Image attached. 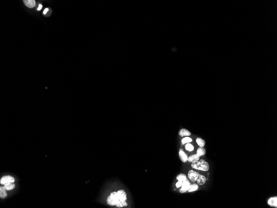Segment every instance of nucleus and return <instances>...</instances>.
I'll return each instance as SVG.
<instances>
[{
	"label": "nucleus",
	"instance_id": "obj_25",
	"mask_svg": "<svg viewBox=\"0 0 277 208\" xmlns=\"http://www.w3.org/2000/svg\"><path fill=\"white\" fill-rule=\"evenodd\" d=\"M42 8V5L41 4H39V7H38V8H37V10H40Z\"/></svg>",
	"mask_w": 277,
	"mask_h": 208
},
{
	"label": "nucleus",
	"instance_id": "obj_8",
	"mask_svg": "<svg viewBox=\"0 0 277 208\" xmlns=\"http://www.w3.org/2000/svg\"><path fill=\"white\" fill-rule=\"evenodd\" d=\"M179 156L180 160L183 162L186 163L188 161V157L186 155L185 152L182 151L181 150H180L179 152Z\"/></svg>",
	"mask_w": 277,
	"mask_h": 208
},
{
	"label": "nucleus",
	"instance_id": "obj_11",
	"mask_svg": "<svg viewBox=\"0 0 277 208\" xmlns=\"http://www.w3.org/2000/svg\"><path fill=\"white\" fill-rule=\"evenodd\" d=\"M24 4L29 8H32L35 6V1L34 0H24Z\"/></svg>",
	"mask_w": 277,
	"mask_h": 208
},
{
	"label": "nucleus",
	"instance_id": "obj_21",
	"mask_svg": "<svg viewBox=\"0 0 277 208\" xmlns=\"http://www.w3.org/2000/svg\"><path fill=\"white\" fill-rule=\"evenodd\" d=\"M192 141L193 140L191 138L188 137H186L183 138V139L182 140L181 142L183 145L185 144L190 143V142H192Z\"/></svg>",
	"mask_w": 277,
	"mask_h": 208
},
{
	"label": "nucleus",
	"instance_id": "obj_15",
	"mask_svg": "<svg viewBox=\"0 0 277 208\" xmlns=\"http://www.w3.org/2000/svg\"><path fill=\"white\" fill-rule=\"evenodd\" d=\"M196 142H197V144L200 147H202V148L204 147L206 145L205 141L203 140V139H202L201 138H197L196 140Z\"/></svg>",
	"mask_w": 277,
	"mask_h": 208
},
{
	"label": "nucleus",
	"instance_id": "obj_16",
	"mask_svg": "<svg viewBox=\"0 0 277 208\" xmlns=\"http://www.w3.org/2000/svg\"><path fill=\"white\" fill-rule=\"evenodd\" d=\"M4 187L5 188L6 190L10 191V190L13 189L15 188V184H14L13 182L7 183V184H5Z\"/></svg>",
	"mask_w": 277,
	"mask_h": 208
},
{
	"label": "nucleus",
	"instance_id": "obj_18",
	"mask_svg": "<svg viewBox=\"0 0 277 208\" xmlns=\"http://www.w3.org/2000/svg\"><path fill=\"white\" fill-rule=\"evenodd\" d=\"M116 206L118 208H122L123 207H127L128 206V204L126 201H118L116 203Z\"/></svg>",
	"mask_w": 277,
	"mask_h": 208
},
{
	"label": "nucleus",
	"instance_id": "obj_17",
	"mask_svg": "<svg viewBox=\"0 0 277 208\" xmlns=\"http://www.w3.org/2000/svg\"><path fill=\"white\" fill-rule=\"evenodd\" d=\"M176 180H178L179 181H183L184 180H186L187 179V177L186 175L184 174L183 173H180V174H178L177 176H176Z\"/></svg>",
	"mask_w": 277,
	"mask_h": 208
},
{
	"label": "nucleus",
	"instance_id": "obj_20",
	"mask_svg": "<svg viewBox=\"0 0 277 208\" xmlns=\"http://www.w3.org/2000/svg\"><path fill=\"white\" fill-rule=\"evenodd\" d=\"M185 149L186 151L191 152L194 150V148L192 144L190 143H188L185 145Z\"/></svg>",
	"mask_w": 277,
	"mask_h": 208
},
{
	"label": "nucleus",
	"instance_id": "obj_7",
	"mask_svg": "<svg viewBox=\"0 0 277 208\" xmlns=\"http://www.w3.org/2000/svg\"><path fill=\"white\" fill-rule=\"evenodd\" d=\"M191 184L190 183L189 181H188V180L186 179L183 181V184H182V186L181 187V188L183 189L184 190H186V191H188V190L191 187Z\"/></svg>",
	"mask_w": 277,
	"mask_h": 208
},
{
	"label": "nucleus",
	"instance_id": "obj_5",
	"mask_svg": "<svg viewBox=\"0 0 277 208\" xmlns=\"http://www.w3.org/2000/svg\"><path fill=\"white\" fill-rule=\"evenodd\" d=\"M198 174V173L194 171L193 170H190L188 172V177L192 181L195 182L197 180Z\"/></svg>",
	"mask_w": 277,
	"mask_h": 208
},
{
	"label": "nucleus",
	"instance_id": "obj_14",
	"mask_svg": "<svg viewBox=\"0 0 277 208\" xmlns=\"http://www.w3.org/2000/svg\"><path fill=\"white\" fill-rule=\"evenodd\" d=\"M7 194L6 189L4 187H0V197L2 199L6 198L7 197Z\"/></svg>",
	"mask_w": 277,
	"mask_h": 208
},
{
	"label": "nucleus",
	"instance_id": "obj_3",
	"mask_svg": "<svg viewBox=\"0 0 277 208\" xmlns=\"http://www.w3.org/2000/svg\"><path fill=\"white\" fill-rule=\"evenodd\" d=\"M118 201H126L127 199V194L124 190H120L117 192Z\"/></svg>",
	"mask_w": 277,
	"mask_h": 208
},
{
	"label": "nucleus",
	"instance_id": "obj_24",
	"mask_svg": "<svg viewBox=\"0 0 277 208\" xmlns=\"http://www.w3.org/2000/svg\"><path fill=\"white\" fill-rule=\"evenodd\" d=\"M48 10H49V9H47V8L45 9V10H44V11H43V14H45V15L46 14V13L47 12V11H48Z\"/></svg>",
	"mask_w": 277,
	"mask_h": 208
},
{
	"label": "nucleus",
	"instance_id": "obj_6",
	"mask_svg": "<svg viewBox=\"0 0 277 208\" xmlns=\"http://www.w3.org/2000/svg\"><path fill=\"white\" fill-rule=\"evenodd\" d=\"M196 181L197 184L199 185H203L206 184L207 181V179L205 176L199 174Z\"/></svg>",
	"mask_w": 277,
	"mask_h": 208
},
{
	"label": "nucleus",
	"instance_id": "obj_13",
	"mask_svg": "<svg viewBox=\"0 0 277 208\" xmlns=\"http://www.w3.org/2000/svg\"><path fill=\"white\" fill-rule=\"evenodd\" d=\"M206 149L204 148L203 147V148L200 147L197 150L196 154L199 157H200L201 156L205 155H206Z\"/></svg>",
	"mask_w": 277,
	"mask_h": 208
},
{
	"label": "nucleus",
	"instance_id": "obj_2",
	"mask_svg": "<svg viewBox=\"0 0 277 208\" xmlns=\"http://www.w3.org/2000/svg\"><path fill=\"white\" fill-rule=\"evenodd\" d=\"M118 201L117 192L113 191L111 193L110 195L109 196L107 200V203L108 205L114 206L116 205V204Z\"/></svg>",
	"mask_w": 277,
	"mask_h": 208
},
{
	"label": "nucleus",
	"instance_id": "obj_4",
	"mask_svg": "<svg viewBox=\"0 0 277 208\" xmlns=\"http://www.w3.org/2000/svg\"><path fill=\"white\" fill-rule=\"evenodd\" d=\"M14 181L15 179L13 177L10 175H6L2 177L0 180V183L1 184L5 185L7 183L14 182Z\"/></svg>",
	"mask_w": 277,
	"mask_h": 208
},
{
	"label": "nucleus",
	"instance_id": "obj_23",
	"mask_svg": "<svg viewBox=\"0 0 277 208\" xmlns=\"http://www.w3.org/2000/svg\"><path fill=\"white\" fill-rule=\"evenodd\" d=\"M179 191H180V193H184L186 192L187 191H186V190H184L182 189L181 188H180V190H179Z\"/></svg>",
	"mask_w": 277,
	"mask_h": 208
},
{
	"label": "nucleus",
	"instance_id": "obj_12",
	"mask_svg": "<svg viewBox=\"0 0 277 208\" xmlns=\"http://www.w3.org/2000/svg\"><path fill=\"white\" fill-rule=\"evenodd\" d=\"M200 158L199 156L197 155V154H193L191 155L188 157V161L189 162L193 163V162H196L197 161H198L200 160Z\"/></svg>",
	"mask_w": 277,
	"mask_h": 208
},
{
	"label": "nucleus",
	"instance_id": "obj_22",
	"mask_svg": "<svg viewBox=\"0 0 277 208\" xmlns=\"http://www.w3.org/2000/svg\"><path fill=\"white\" fill-rule=\"evenodd\" d=\"M182 184H183V181H178L176 183V187H177V188H179V187H181Z\"/></svg>",
	"mask_w": 277,
	"mask_h": 208
},
{
	"label": "nucleus",
	"instance_id": "obj_9",
	"mask_svg": "<svg viewBox=\"0 0 277 208\" xmlns=\"http://www.w3.org/2000/svg\"><path fill=\"white\" fill-rule=\"evenodd\" d=\"M268 204L271 207H277V197H271L268 201Z\"/></svg>",
	"mask_w": 277,
	"mask_h": 208
},
{
	"label": "nucleus",
	"instance_id": "obj_1",
	"mask_svg": "<svg viewBox=\"0 0 277 208\" xmlns=\"http://www.w3.org/2000/svg\"><path fill=\"white\" fill-rule=\"evenodd\" d=\"M191 167L193 169L205 171H208L210 168L209 163L203 159L192 163Z\"/></svg>",
	"mask_w": 277,
	"mask_h": 208
},
{
	"label": "nucleus",
	"instance_id": "obj_19",
	"mask_svg": "<svg viewBox=\"0 0 277 208\" xmlns=\"http://www.w3.org/2000/svg\"><path fill=\"white\" fill-rule=\"evenodd\" d=\"M198 188L199 187L198 184H196V183H194L193 184H192L191 187L188 190V191L189 192H191L193 191H196L198 189Z\"/></svg>",
	"mask_w": 277,
	"mask_h": 208
},
{
	"label": "nucleus",
	"instance_id": "obj_10",
	"mask_svg": "<svg viewBox=\"0 0 277 208\" xmlns=\"http://www.w3.org/2000/svg\"><path fill=\"white\" fill-rule=\"evenodd\" d=\"M179 135L183 137L184 136H189L191 135V132L188 130L183 128L180 130L179 132Z\"/></svg>",
	"mask_w": 277,
	"mask_h": 208
}]
</instances>
